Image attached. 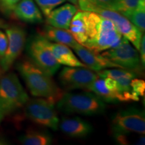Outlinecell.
Listing matches in <instances>:
<instances>
[{
  "mask_svg": "<svg viewBox=\"0 0 145 145\" xmlns=\"http://www.w3.org/2000/svg\"><path fill=\"white\" fill-rule=\"evenodd\" d=\"M86 40L82 46L96 52L117 46L124 39L114 24L95 12L85 11Z\"/></svg>",
  "mask_w": 145,
  "mask_h": 145,
  "instance_id": "obj_1",
  "label": "cell"
},
{
  "mask_svg": "<svg viewBox=\"0 0 145 145\" xmlns=\"http://www.w3.org/2000/svg\"><path fill=\"white\" fill-rule=\"evenodd\" d=\"M16 69L24 80L32 95L43 97L54 104L61 98L62 90L57 83L30 59H24L16 64Z\"/></svg>",
  "mask_w": 145,
  "mask_h": 145,
  "instance_id": "obj_2",
  "label": "cell"
},
{
  "mask_svg": "<svg viewBox=\"0 0 145 145\" xmlns=\"http://www.w3.org/2000/svg\"><path fill=\"white\" fill-rule=\"evenodd\" d=\"M57 108L66 114L94 116L103 114L106 104L95 94L89 92L63 94L57 101Z\"/></svg>",
  "mask_w": 145,
  "mask_h": 145,
  "instance_id": "obj_3",
  "label": "cell"
},
{
  "mask_svg": "<svg viewBox=\"0 0 145 145\" xmlns=\"http://www.w3.org/2000/svg\"><path fill=\"white\" fill-rule=\"evenodd\" d=\"M78 7H79L81 10L95 12L102 16L103 17L110 20L114 24L120 34L130 42L138 51L142 33L122 14L116 11L95 6L89 0H78Z\"/></svg>",
  "mask_w": 145,
  "mask_h": 145,
  "instance_id": "obj_4",
  "label": "cell"
},
{
  "mask_svg": "<svg viewBox=\"0 0 145 145\" xmlns=\"http://www.w3.org/2000/svg\"><path fill=\"white\" fill-rule=\"evenodd\" d=\"M29 97L14 72H8L0 78V105L7 115L22 108Z\"/></svg>",
  "mask_w": 145,
  "mask_h": 145,
  "instance_id": "obj_5",
  "label": "cell"
},
{
  "mask_svg": "<svg viewBox=\"0 0 145 145\" xmlns=\"http://www.w3.org/2000/svg\"><path fill=\"white\" fill-rule=\"evenodd\" d=\"M46 40L40 33L31 36L27 41L26 52L32 63L52 77L59 69L61 65L47 46Z\"/></svg>",
  "mask_w": 145,
  "mask_h": 145,
  "instance_id": "obj_6",
  "label": "cell"
},
{
  "mask_svg": "<svg viewBox=\"0 0 145 145\" xmlns=\"http://www.w3.org/2000/svg\"><path fill=\"white\" fill-rule=\"evenodd\" d=\"M54 104L43 97L29 99L25 104L26 116L36 124L57 130L60 120Z\"/></svg>",
  "mask_w": 145,
  "mask_h": 145,
  "instance_id": "obj_7",
  "label": "cell"
},
{
  "mask_svg": "<svg viewBox=\"0 0 145 145\" xmlns=\"http://www.w3.org/2000/svg\"><path fill=\"white\" fill-rule=\"evenodd\" d=\"M101 55L122 69L135 72L138 75L142 72L138 51L131 46L129 41L124 37L117 46L104 50Z\"/></svg>",
  "mask_w": 145,
  "mask_h": 145,
  "instance_id": "obj_8",
  "label": "cell"
},
{
  "mask_svg": "<svg viewBox=\"0 0 145 145\" xmlns=\"http://www.w3.org/2000/svg\"><path fill=\"white\" fill-rule=\"evenodd\" d=\"M114 133L128 134L145 133V114L143 110L129 108L116 114L112 120Z\"/></svg>",
  "mask_w": 145,
  "mask_h": 145,
  "instance_id": "obj_9",
  "label": "cell"
},
{
  "mask_svg": "<svg viewBox=\"0 0 145 145\" xmlns=\"http://www.w3.org/2000/svg\"><path fill=\"white\" fill-rule=\"evenodd\" d=\"M8 45L4 57L0 60L1 72L8 71L23 51L26 44V31L21 27L12 26L5 29Z\"/></svg>",
  "mask_w": 145,
  "mask_h": 145,
  "instance_id": "obj_10",
  "label": "cell"
},
{
  "mask_svg": "<svg viewBox=\"0 0 145 145\" xmlns=\"http://www.w3.org/2000/svg\"><path fill=\"white\" fill-rule=\"evenodd\" d=\"M99 77L88 67H67L60 72L59 79L63 88L67 90L85 89Z\"/></svg>",
  "mask_w": 145,
  "mask_h": 145,
  "instance_id": "obj_11",
  "label": "cell"
},
{
  "mask_svg": "<svg viewBox=\"0 0 145 145\" xmlns=\"http://www.w3.org/2000/svg\"><path fill=\"white\" fill-rule=\"evenodd\" d=\"M72 49L87 67L96 72L109 68H121L119 65L99 54V52L88 49L80 44L76 45Z\"/></svg>",
  "mask_w": 145,
  "mask_h": 145,
  "instance_id": "obj_12",
  "label": "cell"
},
{
  "mask_svg": "<svg viewBox=\"0 0 145 145\" xmlns=\"http://www.w3.org/2000/svg\"><path fill=\"white\" fill-rule=\"evenodd\" d=\"M97 75L101 78L110 77L115 80L120 87L126 101L134 100L132 94V88L130 83L132 79L138 76L137 73L131 71L124 69L121 68H116L112 69H103L97 71Z\"/></svg>",
  "mask_w": 145,
  "mask_h": 145,
  "instance_id": "obj_13",
  "label": "cell"
},
{
  "mask_svg": "<svg viewBox=\"0 0 145 145\" xmlns=\"http://www.w3.org/2000/svg\"><path fill=\"white\" fill-rule=\"evenodd\" d=\"M77 11V7L71 3L54 9L46 17L48 25L55 28L69 30L71 22Z\"/></svg>",
  "mask_w": 145,
  "mask_h": 145,
  "instance_id": "obj_14",
  "label": "cell"
},
{
  "mask_svg": "<svg viewBox=\"0 0 145 145\" xmlns=\"http://www.w3.org/2000/svg\"><path fill=\"white\" fill-rule=\"evenodd\" d=\"M59 127L63 133L72 138H82L92 131L89 123L79 117L63 118L59 121Z\"/></svg>",
  "mask_w": 145,
  "mask_h": 145,
  "instance_id": "obj_15",
  "label": "cell"
},
{
  "mask_svg": "<svg viewBox=\"0 0 145 145\" xmlns=\"http://www.w3.org/2000/svg\"><path fill=\"white\" fill-rule=\"evenodd\" d=\"M18 19L30 24L41 23L43 18L33 0H20L13 10Z\"/></svg>",
  "mask_w": 145,
  "mask_h": 145,
  "instance_id": "obj_16",
  "label": "cell"
},
{
  "mask_svg": "<svg viewBox=\"0 0 145 145\" xmlns=\"http://www.w3.org/2000/svg\"><path fill=\"white\" fill-rule=\"evenodd\" d=\"M46 45L60 65L67 67H87L84 63L77 59L69 47L57 42H52L47 40Z\"/></svg>",
  "mask_w": 145,
  "mask_h": 145,
  "instance_id": "obj_17",
  "label": "cell"
},
{
  "mask_svg": "<svg viewBox=\"0 0 145 145\" xmlns=\"http://www.w3.org/2000/svg\"><path fill=\"white\" fill-rule=\"evenodd\" d=\"M40 34L49 41L66 45L72 48L79 44L75 40L69 30L55 28L48 24L43 27Z\"/></svg>",
  "mask_w": 145,
  "mask_h": 145,
  "instance_id": "obj_18",
  "label": "cell"
},
{
  "mask_svg": "<svg viewBox=\"0 0 145 145\" xmlns=\"http://www.w3.org/2000/svg\"><path fill=\"white\" fill-rule=\"evenodd\" d=\"M69 30L78 43L83 45L86 40V23L85 11H77L71 22Z\"/></svg>",
  "mask_w": 145,
  "mask_h": 145,
  "instance_id": "obj_19",
  "label": "cell"
},
{
  "mask_svg": "<svg viewBox=\"0 0 145 145\" xmlns=\"http://www.w3.org/2000/svg\"><path fill=\"white\" fill-rule=\"evenodd\" d=\"M24 145H49L52 144V136L48 132L40 130L30 129L19 137Z\"/></svg>",
  "mask_w": 145,
  "mask_h": 145,
  "instance_id": "obj_20",
  "label": "cell"
},
{
  "mask_svg": "<svg viewBox=\"0 0 145 145\" xmlns=\"http://www.w3.org/2000/svg\"><path fill=\"white\" fill-rule=\"evenodd\" d=\"M87 90L93 92L104 102L116 104L118 102L116 95L106 88L104 78L99 77L86 88Z\"/></svg>",
  "mask_w": 145,
  "mask_h": 145,
  "instance_id": "obj_21",
  "label": "cell"
},
{
  "mask_svg": "<svg viewBox=\"0 0 145 145\" xmlns=\"http://www.w3.org/2000/svg\"><path fill=\"white\" fill-rule=\"evenodd\" d=\"M128 18L139 30L144 33L145 30V1L141 2L138 6L125 16Z\"/></svg>",
  "mask_w": 145,
  "mask_h": 145,
  "instance_id": "obj_22",
  "label": "cell"
},
{
  "mask_svg": "<svg viewBox=\"0 0 145 145\" xmlns=\"http://www.w3.org/2000/svg\"><path fill=\"white\" fill-rule=\"evenodd\" d=\"M44 14L47 17L57 6L65 3L66 0H34Z\"/></svg>",
  "mask_w": 145,
  "mask_h": 145,
  "instance_id": "obj_23",
  "label": "cell"
},
{
  "mask_svg": "<svg viewBox=\"0 0 145 145\" xmlns=\"http://www.w3.org/2000/svg\"><path fill=\"white\" fill-rule=\"evenodd\" d=\"M92 4L99 8L120 12L121 0H89Z\"/></svg>",
  "mask_w": 145,
  "mask_h": 145,
  "instance_id": "obj_24",
  "label": "cell"
},
{
  "mask_svg": "<svg viewBox=\"0 0 145 145\" xmlns=\"http://www.w3.org/2000/svg\"><path fill=\"white\" fill-rule=\"evenodd\" d=\"M132 88V94L133 96L134 100L138 101L140 97L144 95L145 92V82L142 79L134 78L132 79L130 83Z\"/></svg>",
  "mask_w": 145,
  "mask_h": 145,
  "instance_id": "obj_25",
  "label": "cell"
},
{
  "mask_svg": "<svg viewBox=\"0 0 145 145\" xmlns=\"http://www.w3.org/2000/svg\"><path fill=\"white\" fill-rule=\"evenodd\" d=\"M145 0H121L120 13L124 16H126L130 12L135 10L139 4Z\"/></svg>",
  "mask_w": 145,
  "mask_h": 145,
  "instance_id": "obj_26",
  "label": "cell"
},
{
  "mask_svg": "<svg viewBox=\"0 0 145 145\" xmlns=\"http://www.w3.org/2000/svg\"><path fill=\"white\" fill-rule=\"evenodd\" d=\"M20 0H0L1 10L6 14H10L13 12L16 5Z\"/></svg>",
  "mask_w": 145,
  "mask_h": 145,
  "instance_id": "obj_27",
  "label": "cell"
},
{
  "mask_svg": "<svg viewBox=\"0 0 145 145\" xmlns=\"http://www.w3.org/2000/svg\"><path fill=\"white\" fill-rule=\"evenodd\" d=\"M8 45V39L6 34L0 30V60L4 57Z\"/></svg>",
  "mask_w": 145,
  "mask_h": 145,
  "instance_id": "obj_28",
  "label": "cell"
},
{
  "mask_svg": "<svg viewBox=\"0 0 145 145\" xmlns=\"http://www.w3.org/2000/svg\"><path fill=\"white\" fill-rule=\"evenodd\" d=\"M139 52H140V63L142 65V67L144 68L145 66V36L144 34H142V39L140 41V48H139Z\"/></svg>",
  "mask_w": 145,
  "mask_h": 145,
  "instance_id": "obj_29",
  "label": "cell"
},
{
  "mask_svg": "<svg viewBox=\"0 0 145 145\" xmlns=\"http://www.w3.org/2000/svg\"><path fill=\"white\" fill-rule=\"evenodd\" d=\"M6 115V112H5V110H3V108L1 107V105H0V123L2 122L3 118H4V117Z\"/></svg>",
  "mask_w": 145,
  "mask_h": 145,
  "instance_id": "obj_30",
  "label": "cell"
},
{
  "mask_svg": "<svg viewBox=\"0 0 145 145\" xmlns=\"http://www.w3.org/2000/svg\"><path fill=\"white\" fill-rule=\"evenodd\" d=\"M6 24L4 22V21H3L2 20L0 19V28H6Z\"/></svg>",
  "mask_w": 145,
  "mask_h": 145,
  "instance_id": "obj_31",
  "label": "cell"
},
{
  "mask_svg": "<svg viewBox=\"0 0 145 145\" xmlns=\"http://www.w3.org/2000/svg\"><path fill=\"white\" fill-rule=\"evenodd\" d=\"M70 3H71L72 4L75 5V6L78 7V0H68Z\"/></svg>",
  "mask_w": 145,
  "mask_h": 145,
  "instance_id": "obj_32",
  "label": "cell"
},
{
  "mask_svg": "<svg viewBox=\"0 0 145 145\" xmlns=\"http://www.w3.org/2000/svg\"><path fill=\"white\" fill-rule=\"evenodd\" d=\"M8 143H7L6 141H5L4 139H3L2 138H0V145L1 144H7Z\"/></svg>",
  "mask_w": 145,
  "mask_h": 145,
  "instance_id": "obj_33",
  "label": "cell"
}]
</instances>
